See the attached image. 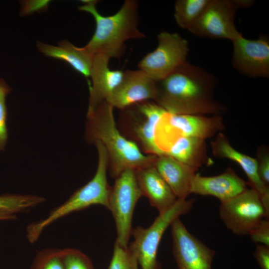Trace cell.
<instances>
[{
  "label": "cell",
  "instance_id": "16",
  "mask_svg": "<svg viewBox=\"0 0 269 269\" xmlns=\"http://www.w3.org/2000/svg\"><path fill=\"white\" fill-rule=\"evenodd\" d=\"M248 183L231 168L214 176H203L196 174L193 178L191 194L212 196L220 201L230 199L246 190Z\"/></svg>",
  "mask_w": 269,
  "mask_h": 269
},
{
  "label": "cell",
  "instance_id": "21",
  "mask_svg": "<svg viewBox=\"0 0 269 269\" xmlns=\"http://www.w3.org/2000/svg\"><path fill=\"white\" fill-rule=\"evenodd\" d=\"M163 155L171 157L196 170L208 162L205 140L193 137H178Z\"/></svg>",
  "mask_w": 269,
  "mask_h": 269
},
{
  "label": "cell",
  "instance_id": "9",
  "mask_svg": "<svg viewBox=\"0 0 269 269\" xmlns=\"http://www.w3.org/2000/svg\"><path fill=\"white\" fill-rule=\"evenodd\" d=\"M220 202V218L235 235H249L261 220L269 219V214L260 195L252 188H247L235 197Z\"/></svg>",
  "mask_w": 269,
  "mask_h": 269
},
{
  "label": "cell",
  "instance_id": "1",
  "mask_svg": "<svg viewBox=\"0 0 269 269\" xmlns=\"http://www.w3.org/2000/svg\"><path fill=\"white\" fill-rule=\"evenodd\" d=\"M215 77L186 61L156 81L154 101L168 113L178 115H219L225 110L213 97Z\"/></svg>",
  "mask_w": 269,
  "mask_h": 269
},
{
  "label": "cell",
  "instance_id": "28",
  "mask_svg": "<svg viewBox=\"0 0 269 269\" xmlns=\"http://www.w3.org/2000/svg\"><path fill=\"white\" fill-rule=\"evenodd\" d=\"M251 240L256 244L269 246V220H261L249 234Z\"/></svg>",
  "mask_w": 269,
  "mask_h": 269
},
{
  "label": "cell",
  "instance_id": "4",
  "mask_svg": "<svg viewBox=\"0 0 269 269\" xmlns=\"http://www.w3.org/2000/svg\"><path fill=\"white\" fill-rule=\"evenodd\" d=\"M94 143L98 154V164L95 175L87 184L76 190L65 202L52 210L45 218L27 227L26 237L30 243L36 241L48 226L70 213L94 205H102L108 209L111 189L107 177L108 156L105 148L100 141H97Z\"/></svg>",
  "mask_w": 269,
  "mask_h": 269
},
{
  "label": "cell",
  "instance_id": "23",
  "mask_svg": "<svg viewBox=\"0 0 269 269\" xmlns=\"http://www.w3.org/2000/svg\"><path fill=\"white\" fill-rule=\"evenodd\" d=\"M45 200L43 197L36 195L4 194L0 196V211L15 215L34 207Z\"/></svg>",
  "mask_w": 269,
  "mask_h": 269
},
{
  "label": "cell",
  "instance_id": "13",
  "mask_svg": "<svg viewBox=\"0 0 269 269\" xmlns=\"http://www.w3.org/2000/svg\"><path fill=\"white\" fill-rule=\"evenodd\" d=\"M233 66L251 77H269V41L267 37L249 39L242 34L232 41Z\"/></svg>",
  "mask_w": 269,
  "mask_h": 269
},
{
  "label": "cell",
  "instance_id": "17",
  "mask_svg": "<svg viewBox=\"0 0 269 269\" xmlns=\"http://www.w3.org/2000/svg\"><path fill=\"white\" fill-rule=\"evenodd\" d=\"M109 60L102 55L97 54L93 57L87 112L94 110L100 104L106 101L122 80L124 72L110 69Z\"/></svg>",
  "mask_w": 269,
  "mask_h": 269
},
{
  "label": "cell",
  "instance_id": "3",
  "mask_svg": "<svg viewBox=\"0 0 269 269\" xmlns=\"http://www.w3.org/2000/svg\"><path fill=\"white\" fill-rule=\"evenodd\" d=\"M97 0H83L80 11L90 13L96 22L92 38L83 48L90 56L100 54L109 59L120 58L124 54L125 42L145 37L138 29V6L135 0H127L113 15L104 16L96 8Z\"/></svg>",
  "mask_w": 269,
  "mask_h": 269
},
{
  "label": "cell",
  "instance_id": "6",
  "mask_svg": "<svg viewBox=\"0 0 269 269\" xmlns=\"http://www.w3.org/2000/svg\"><path fill=\"white\" fill-rule=\"evenodd\" d=\"M225 128L219 115H178L166 112L160 119L155 132V143L163 155L178 137L188 136L205 140L221 133Z\"/></svg>",
  "mask_w": 269,
  "mask_h": 269
},
{
  "label": "cell",
  "instance_id": "19",
  "mask_svg": "<svg viewBox=\"0 0 269 269\" xmlns=\"http://www.w3.org/2000/svg\"><path fill=\"white\" fill-rule=\"evenodd\" d=\"M154 166L177 199H187L197 170L165 155L157 156Z\"/></svg>",
  "mask_w": 269,
  "mask_h": 269
},
{
  "label": "cell",
  "instance_id": "18",
  "mask_svg": "<svg viewBox=\"0 0 269 269\" xmlns=\"http://www.w3.org/2000/svg\"><path fill=\"white\" fill-rule=\"evenodd\" d=\"M135 173L142 196L148 199L150 204L157 209L159 214L173 206L177 198L154 164L135 169Z\"/></svg>",
  "mask_w": 269,
  "mask_h": 269
},
{
  "label": "cell",
  "instance_id": "7",
  "mask_svg": "<svg viewBox=\"0 0 269 269\" xmlns=\"http://www.w3.org/2000/svg\"><path fill=\"white\" fill-rule=\"evenodd\" d=\"M142 196L135 170L127 169L115 178L109 197L108 208L116 225L117 241L128 247L132 231V219L138 200Z\"/></svg>",
  "mask_w": 269,
  "mask_h": 269
},
{
  "label": "cell",
  "instance_id": "26",
  "mask_svg": "<svg viewBox=\"0 0 269 269\" xmlns=\"http://www.w3.org/2000/svg\"><path fill=\"white\" fill-rule=\"evenodd\" d=\"M31 269H64L61 250L50 249L39 252L34 260Z\"/></svg>",
  "mask_w": 269,
  "mask_h": 269
},
{
  "label": "cell",
  "instance_id": "12",
  "mask_svg": "<svg viewBox=\"0 0 269 269\" xmlns=\"http://www.w3.org/2000/svg\"><path fill=\"white\" fill-rule=\"evenodd\" d=\"M170 227L172 252L178 269H212L215 251L191 234L179 218Z\"/></svg>",
  "mask_w": 269,
  "mask_h": 269
},
{
  "label": "cell",
  "instance_id": "29",
  "mask_svg": "<svg viewBox=\"0 0 269 269\" xmlns=\"http://www.w3.org/2000/svg\"><path fill=\"white\" fill-rule=\"evenodd\" d=\"M253 256L261 269H269V246L257 244Z\"/></svg>",
  "mask_w": 269,
  "mask_h": 269
},
{
  "label": "cell",
  "instance_id": "22",
  "mask_svg": "<svg viewBox=\"0 0 269 269\" xmlns=\"http://www.w3.org/2000/svg\"><path fill=\"white\" fill-rule=\"evenodd\" d=\"M211 0H177L174 18L178 26L188 30L199 19Z\"/></svg>",
  "mask_w": 269,
  "mask_h": 269
},
{
  "label": "cell",
  "instance_id": "20",
  "mask_svg": "<svg viewBox=\"0 0 269 269\" xmlns=\"http://www.w3.org/2000/svg\"><path fill=\"white\" fill-rule=\"evenodd\" d=\"M38 50L45 56L62 60L86 78L90 77L93 57L83 47L74 46L67 40H63L57 46L37 42Z\"/></svg>",
  "mask_w": 269,
  "mask_h": 269
},
{
  "label": "cell",
  "instance_id": "10",
  "mask_svg": "<svg viewBox=\"0 0 269 269\" xmlns=\"http://www.w3.org/2000/svg\"><path fill=\"white\" fill-rule=\"evenodd\" d=\"M121 120L138 147L149 155H161L155 143L157 125L167 112L155 102L145 101L121 110Z\"/></svg>",
  "mask_w": 269,
  "mask_h": 269
},
{
  "label": "cell",
  "instance_id": "5",
  "mask_svg": "<svg viewBox=\"0 0 269 269\" xmlns=\"http://www.w3.org/2000/svg\"><path fill=\"white\" fill-rule=\"evenodd\" d=\"M194 201V199H177L173 206L159 214L150 226L146 228L137 226L132 229L134 240L128 247L136 257L141 269H162L157 259L161 238L175 220L190 211Z\"/></svg>",
  "mask_w": 269,
  "mask_h": 269
},
{
  "label": "cell",
  "instance_id": "27",
  "mask_svg": "<svg viewBox=\"0 0 269 269\" xmlns=\"http://www.w3.org/2000/svg\"><path fill=\"white\" fill-rule=\"evenodd\" d=\"M10 91L9 86L3 79L0 78V150L4 149L7 140L5 101Z\"/></svg>",
  "mask_w": 269,
  "mask_h": 269
},
{
  "label": "cell",
  "instance_id": "2",
  "mask_svg": "<svg viewBox=\"0 0 269 269\" xmlns=\"http://www.w3.org/2000/svg\"><path fill=\"white\" fill-rule=\"evenodd\" d=\"M113 109L105 101L87 112L85 137L87 142L99 141L103 145L110 174L116 178L127 169L154 165L157 156L143 153L136 143L123 135L116 125Z\"/></svg>",
  "mask_w": 269,
  "mask_h": 269
},
{
  "label": "cell",
  "instance_id": "15",
  "mask_svg": "<svg viewBox=\"0 0 269 269\" xmlns=\"http://www.w3.org/2000/svg\"><path fill=\"white\" fill-rule=\"evenodd\" d=\"M211 148L213 154L220 158H226L236 162L243 169L248 179V185L260 195L263 205L269 214V189L260 179L258 171V161L234 148L228 138L222 133L217 135L212 141Z\"/></svg>",
  "mask_w": 269,
  "mask_h": 269
},
{
  "label": "cell",
  "instance_id": "14",
  "mask_svg": "<svg viewBox=\"0 0 269 269\" xmlns=\"http://www.w3.org/2000/svg\"><path fill=\"white\" fill-rule=\"evenodd\" d=\"M156 81L138 69L124 72L122 80L106 101L120 110L141 102L154 101Z\"/></svg>",
  "mask_w": 269,
  "mask_h": 269
},
{
  "label": "cell",
  "instance_id": "8",
  "mask_svg": "<svg viewBox=\"0 0 269 269\" xmlns=\"http://www.w3.org/2000/svg\"><path fill=\"white\" fill-rule=\"evenodd\" d=\"M253 1L211 0L201 16L188 30L198 36L232 41L242 35L235 23L238 9L250 6Z\"/></svg>",
  "mask_w": 269,
  "mask_h": 269
},
{
  "label": "cell",
  "instance_id": "31",
  "mask_svg": "<svg viewBox=\"0 0 269 269\" xmlns=\"http://www.w3.org/2000/svg\"><path fill=\"white\" fill-rule=\"evenodd\" d=\"M15 218V215L0 211V220H13Z\"/></svg>",
  "mask_w": 269,
  "mask_h": 269
},
{
  "label": "cell",
  "instance_id": "11",
  "mask_svg": "<svg viewBox=\"0 0 269 269\" xmlns=\"http://www.w3.org/2000/svg\"><path fill=\"white\" fill-rule=\"evenodd\" d=\"M158 45L138 64L139 70L152 80L165 78L186 61L188 41L176 32L162 31L157 35Z\"/></svg>",
  "mask_w": 269,
  "mask_h": 269
},
{
  "label": "cell",
  "instance_id": "24",
  "mask_svg": "<svg viewBox=\"0 0 269 269\" xmlns=\"http://www.w3.org/2000/svg\"><path fill=\"white\" fill-rule=\"evenodd\" d=\"M136 257L129 247H123L115 241L108 269H139Z\"/></svg>",
  "mask_w": 269,
  "mask_h": 269
},
{
  "label": "cell",
  "instance_id": "30",
  "mask_svg": "<svg viewBox=\"0 0 269 269\" xmlns=\"http://www.w3.org/2000/svg\"><path fill=\"white\" fill-rule=\"evenodd\" d=\"M258 171L261 180L268 186L269 183V156L267 153H262L258 162Z\"/></svg>",
  "mask_w": 269,
  "mask_h": 269
},
{
  "label": "cell",
  "instance_id": "25",
  "mask_svg": "<svg viewBox=\"0 0 269 269\" xmlns=\"http://www.w3.org/2000/svg\"><path fill=\"white\" fill-rule=\"evenodd\" d=\"M61 254L64 269H94L89 258L78 250L67 248Z\"/></svg>",
  "mask_w": 269,
  "mask_h": 269
}]
</instances>
